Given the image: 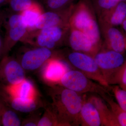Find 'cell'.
<instances>
[{"mask_svg": "<svg viewBox=\"0 0 126 126\" xmlns=\"http://www.w3.org/2000/svg\"><path fill=\"white\" fill-rule=\"evenodd\" d=\"M52 97L53 113L59 125H81L80 112L84 95L63 87L56 88Z\"/></svg>", "mask_w": 126, "mask_h": 126, "instance_id": "cell-1", "label": "cell"}, {"mask_svg": "<svg viewBox=\"0 0 126 126\" xmlns=\"http://www.w3.org/2000/svg\"><path fill=\"white\" fill-rule=\"evenodd\" d=\"M69 25L55 26L27 32L21 42L53 49L66 41Z\"/></svg>", "mask_w": 126, "mask_h": 126, "instance_id": "cell-2", "label": "cell"}, {"mask_svg": "<svg viewBox=\"0 0 126 126\" xmlns=\"http://www.w3.org/2000/svg\"><path fill=\"white\" fill-rule=\"evenodd\" d=\"M59 83L64 87L80 94L94 93L101 96L103 94H109L107 87L93 82L79 70H68Z\"/></svg>", "mask_w": 126, "mask_h": 126, "instance_id": "cell-3", "label": "cell"}, {"mask_svg": "<svg viewBox=\"0 0 126 126\" xmlns=\"http://www.w3.org/2000/svg\"><path fill=\"white\" fill-rule=\"evenodd\" d=\"M95 11L89 0H81L74 5L70 19V27L86 34L99 26Z\"/></svg>", "mask_w": 126, "mask_h": 126, "instance_id": "cell-4", "label": "cell"}, {"mask_svg": "<svg viewBox=\"0 0 126 126\" xmlns=\"http://www.w3.org/2000/svg\"><path fill=\"white\" fill-rule=\"evenodd\" d=\"M67 58L69 62L74 67L88 78L102 86L109 87V84L93 57L84 53L74 51L69 53Z\"/></svg>", "mask_w": 126, "mask_h": 126, "instance_id": "cell-5", "label": "cell"}, {"mask_svg": "<svg viewBox=\"0 0 126 126\" xmlns=\"http://www.w3.org/2000/svg\"><path fill=\"white\" fill-rule=\"evenodd\" d=\"M94 58L108 83L113 74L125 62L123 54L108 49H100Z\"/></svg>", "mask_w": 126, "mask_h": 126, "instance_id": "cell-6", "label": "cell"}, {"mask_svg": "<svg viewBox=\"0 0 126 126\" xmlns=\"http://www.w3.org/2000/svg\"><path fill=\"white\" fill-rule=\"evenodd\" d=\"M25 79L24 68L20 63L7 55L0 62V81L6 85H14Z\"/></svg>", "mask_w": 126, "mask_h": 126, "instance_id": "cell-7", "label": "cell"}, {"mask_svg": "<svg viewBox=\"0 0 126 126\" xmlns=\"http://www.w3.org/2000/svg\"><path fill=\"white\" fill-rule=\"evenodd\" d=\"M66 41L74 51L84 53L93 58L101 48L82 32L70 27Z\"/></svg>", "mask_w": 126, "mask_h": 126, "instance_id": "cell-8", "label": "cell"}, {"mask_svg": "<svg viewBox=\"0 0 126 126\" xmlns=\"http://www.w3.org/2000/svg\"><path fill=\"white\" fill-rule=\"evenodd\" d=\"M53 55L52 49L38 47L28 50L21 56L20 64L24 69L34 70L44 64Z\"/></svg>", "mask_w": 126, "mask_h": 126, "instance_id": "cell-9", "label": "cell"}, {"mask_svg": "<svg viewBox=\"0 0 126 126\" xmlns=\"http://www.w3.org/2000/svg\"><path fill=\"white\" fill-rule=\"evenodd\" d=\"M74 5L59 10L44 12L36 24L35 30L52 26L69 25V19Z\"/></svg>", "mask_w": 126, "mask_h": 126, "instance_id": "cell-10", "label": "cell"}, {"mask_svg": "<svg viewBox=\"0 0 126 126\" xmlns=\"http://www.w3.org/2000/svg\"><path fill=\"white\" fill-rule=\"evenodd\" d=\"M100 31L105 40L107 49L123 54L125 52V36L115 26L99 24Z\"/></svg>", "mask_w": 126, "mask_h": 126, "instance_id": "cell-11", "label": "cell"}, {"mask_svg": "<svg viewBox=\"0 0 126 126\" xmlns=\"http://www.w3.org/2000/svg\"><path fill=\"white\" fill-rule=\"evenodd\" d=\"M69 69L61 60L55 58L49 59L45 63L43 76L45 80L51 83L59 82Z\"/></svg>", "mask_w": 126, "mask_h": 126, "instance_id": "cell-12", "label": "cell"}, {"mask_svg": "<svg viewBox=\"0 0 126 126\" xmlns=\"http://www.w3.org/2000/svg\"><path fill=\"white\" fill-rule=\"evenodd\" d=\"M80 116L82 126H102L101 118L96 108L85 95L80 111Z\"/></svg>", "mask_w": 126, "mask_h": 126, "instance_id": "cell-13", "label": "cell"}, {"mask_svg": "<svg viewBox=\"0 0 126 126\" xmlns=\"http://www.w3.org/2000/svg\"><path fill=\"white\" fill-rule=\"evenodd\" d=\"M5 34L4 36V45L2 58L7 55L16 44L21 41L27 33V30L23 24L5 27Z\"/></svg>", "mask_w": 126, "mask_h": 126, "instance_id": "cell-14", "label": "cell"}, {"mask_svg": "<svg viewBox=\"0 0 126 126\" xmlns=\"http://www.w3.org/2000/svg\"><path fill=\"white\" fill-rule=\"evenodd\" d=\"M126 16V2L121 1L98 17L99 24L116 26L121 25Z\"/></svg>", "mask_w": 126, "mask_h": 126, "instance_id": "cell-15", "label": "cell"}, {"mask_svg": "<svg viewBox=\"0 0 126 126\" xmlns=\"http://www.w3.org/2000/svg\"><path fill=\"white\" fill-rule=\"evenodd\" d=\"M4 89L9 98H34L36 92L32 83L25 79L14 85H5Z\"/></svg>", "mask_w": 126, "mask_h": 126, "instance_id": "cell-16", "label": "cell"}, {"mask_svg": "<svg viewBox=\"0 0 126 126\" xmlns=\"http://www.w3.org/2000/svg\"><path fill=\"white\" fill-rule=\"evenodd\" d=\"M44 12L42 5L38 1L21 12L22 22L28 31L35 30L36 25Z\"/></svg>", "mask_w": 126, "mask_h": 126, "instance_id": "cell-17", "label": "cell"}, {"mask_svg": "<svg viewBox=\"0 0 126 126\" xmlns=\"http://www.w3.org/2000/svg\"><path fill=\"white\" fill-rule=\"evenodd\" d=\"M89 98L94 104L98 111L102 126H119L116 118L106 103L100 97L92 96Z\"/></svg>", "mask_w": 126, "mask_h": 126, "instance_id": "cell-18", "label": "cell"}, {"mask_svg": "<svg viewBox=\"0 0 126 126\" xmlns=\"http://www.w3.org/2000/svg\"><path fill=\"white\" fill-rule=\"evenodd\" d=\"M11 106L14 110L27 113L35 110L36 104L34 98H9Z\"/></svg>", "mask_w": 126, "mask_h": 126, "instance_id": "cell-19", "label": "cell"}, {"mask_svg": "<svg viewBox=\"0 0 126 126\" xmlns=\"http://www.w3.org/2000/svg\"><path fill=\"white\" fill-rule=\"evenodd\" d=\"M105 94L101 96L102 98L108 104L111 110L116 118L119 126H126V111L121 108L108 95Z\"/></svg>", "mask_w": 126, "mask_h": 126, "instance_id": "cell-20", "label": "cell"}, {"mask_svg": "<svg viewBox=\"0 0 126 126\" xmlns=\"http://www.w3.org/2000/svg\"><path fill=\"white\" fill-rule=\"evenodd\" d=\"M98 16L115 7L121 0H89Z\"/></svg>", "mask_w": 126, "mask_h": 126, "instance_id": "cell-21", "label": "cell"}, {"mask_svg": "<svg viewBox=\"0 0 126 126\" xmlns=\"http://www.w3.org/2000/svg\"><path fill=\"white\" fill-rule=\"evenodd\" d=\"M109 84H116L126 90V61L113 74L109 79Z\"/></svg>", "mask_w": 126, "mask_h": 126, "instance_id": "cell-22", "label": "cell"}, {"mask_svg": "<svg viewBox=\"0 0 126 126\" xmlns=\"http://www.w3.org/2000/svg\"><path fill=\"white\" fill-rule=\"evenodd\" d=\"M39 0H8L7 5L10 12L20 13L34 2Z\"/></svg>", "mask_w": 126, "mask_h": 126, "instance_id": "cell-23", "label": "cell"}, {"mask_svg": "<svg viewBox=\"0 0 126 126\" xmlns=\"http://www.w3.org/2000/svg\"><path fill=\"white\" fill-rule=\"evenodd\" d=\"M75 0H44L47 10H59L68 8L73 4Z\"/></svg>", "mask_w": 126, "mask_h": 126, "instance_id": "cell-24", "label": "cell"}, {"mask_svg": "<svg viewBox=\"0 0 126 126\" xmlns=\"http://www.w3.org/2000/svg\"><path fill=\"white\" fill-rule=\"evenodd\" d=\"M1 123L4 126H19L21 122L18 115L14 111L4 110L1 115Z\"/></svg>", "mask_w": 126, "mask_h": 126, "instance_id": "cell-25", "label": "cell"}, {"mask_svg": "<svg viewBox=\"0 0 126 126\" xmlns=\"http://www.w3.org/2000/svg\"><path fill=\"white\" fill-rule=\"evenodd\" d=\"M112 88L117 103L121 108L126 111V90L118 85L113 86Z\"/></svg>", "mask_w": 126, "mask_h": 126, "instance_id": "cell-26", "label": "cell"}, {"mask_svg": "<svg viewBox=\"0 0 126 126\" xmlns=\"http://www.w3.org/2000/svg\"><path fill=\"white\" fill-rule=\"evenodd\" d=\"M49 115H45L39 121L37 124L38 126H50L59 125L58 122L54 114L52 116H48Z\"/></svg>", "mask_w": 126, "mask_h": 126, "instance_id": "cell-27", "label": "cell"}, {"mask_svg": "<svg viewBox=\"0 0 126 126\" xmlns=\"http://www.w3.org/2000/svg\"><path fill=\"white\" fill-rule=\"evenodd\" d=\"M7 14L4 11L0 10V30L4 24Z\"/></svg>", "mask_w": 126, "mask_h": 126, "instance_id": "cell-28", "label": "cell"}, {"mask_svg": "<svg viewBox=\"0 0 126 126\" xmlns=\"http://www.w3.org/2000/svg\"><path fill=\"white\" fill-rule=\"evenodd\" d=\"M4 45V36L0 31V58L2 57Z\"/></svg>", "mask_w": 126, "mask_h": 126, "instance_id": "cell-29", "label": "cell"}, {"mask_svg": "<svg viewBox=\"0 0 126 126\" xmlns=\"http://www.w3.org/2000/svg\"><path fill=\"white\" fill-rule=\"evenodd\" d=\"M8 0H0V8L7 5Z\"/></svg>", "mask_w": 126, "mask_h": 126, "instance_id": "cell-30", "label": "cell"}, {"mask_svg": "<svg viewBox=\"0 0 126 126\" xmlns=\"http://www.w3.org/2000/svg\"><path fill=\"white\" fill-rule=\"evenodd\" d=\"M122 27L126 33V16L122 24Z\"/></svg>", "mask_w": 126, "mask_h": 126, "instance_id": "cell-31", "label": "cell"}, {"mask_svg": "<svg viewBox=\"0 0 126 126\" xmlns=\"http://www.w3.org/2000/svg\"><path fill=\"white\" fill-rule=\"evenodd\" d=\"M24 126H37V124L33 122H29L27 123L26 124H25Z\"/></svg>", "mask_w": 126, "mask_h": 126, "instance_id": "cell-32", "label": "cell"}, {"mask_svg": "<svg viewBox=\"0 0 126 126\" xmlns=\"http://www.w3.org/2000/svg\"><path fill=\"white\" fill-rule=\"evenodd\" d=\"M124 36H125V49L126 50V35H125Z\"/></svg>", "mask_w": 126, "mask_h": 126, "instance_id": "cell-33", "label": "cell"}, {"mask_svg": "<svg viewBox=\"0 0 126 126\" xmlns=\"http://www.w3.org/2000/svg\"><path fill=\"white\" fill-rule=\"evenodd\" d=\"M121 1H126V0H121Z\"/></svg>", "mask_w": 126, "mask_h": 126, "instance_id": "cell-34", "label": "cell"}]
</instances>
